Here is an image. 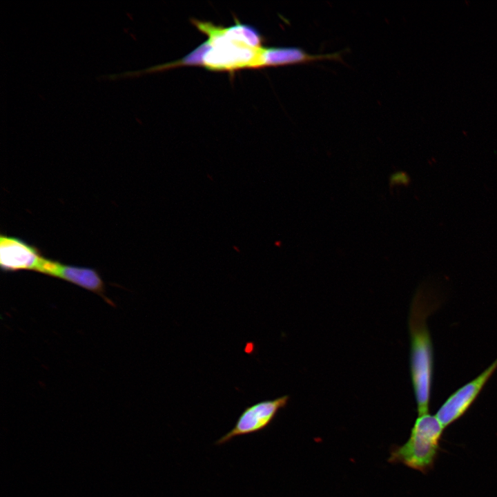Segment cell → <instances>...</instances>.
<instances>
[{
  "instance_id": "6",
  "label": "cell",
  "mask_w": 497,
  "mask_h": 497,
  "mask_svg": "<svg viewBox=\"0 0 497 497\" xmlns=\"http://www.w3.org/2000/svg\"><path fill=\"white\" fill-rule=\"evenodd\" d=\"M45 256L40 250L23 240L0 235V266L4 272H37Z\"/></svg>"
},
{
  "instance_id": "4",
  "label": "cell",
  "mask_w": 497,
  "mask_h": 497,
  "mask_svg": "<svg viewBox=\"0 0 497 497\" xmlns=\"http://www.w3.org/2000/svg\"><path fill=\"white\" fill-rule=\"evenodd\" d=\"M288 395L264 400L246 407L240 415L233 427L217 439L215 445H222L233 438L259 432L266 429L279 411L285 407Z\"/></svg>"
},
{
  "instance_id": "3",
  "label": "cell",
  "mask_w": 497,
  "mask_h": 497,
  "mask_svg": "<svg viewBox=\"0 0 497 497\" xmlns=\"http://www.w3.org/2000/svg\"><path fill=\"white\" fill-rule=\"evenodd\" d=\"M445 427L436 415L418 416L407 442L393 445L388 462L400 463L422 474L431 470L440 451V442Z\"/></svg>"
},
{
  "instance_id": "2",
  "label": "cell",
  "mask_w": 497,
  "mask_h": 497,
  "mask_svg": "<svg viewBox=\"0 0 497 497\" xmlns=\"http://www.w3.org/2000/svg\"><path fill=\"white\" fill-rule=\"evenodd\" d=\"M437 303L420 289L411 303L410 333V373L418 416L429 413L433 376V349L427 318Z\"/></svg>"
},
{
  "instance_id": "8",
  "label": "cell",
  "mask_w": 497,
  "mask_h": 497,
  "mask_svg": "<svg viewBox=\"0 0 497 497\" xmlns=\"http://www.w3.org/2000/svg\"><path fill=\"white\" fill-rule=\"evenodd\" d=\"M389 180L391 185H405L409 183V177L406 173L398 171L391 175Z\"/></svg>"
},
{
  "instance_id": "5",
  "label": "cell",
  "mask_w": 497,
  "mask_h": 497,
  "mask_svg": "<svg viewBox=\"0 0 497 497\" xmlns=\"http://www.w3.org/2000/svg\"><path fill=\"white\" fill-rule=\"evenodd\" d=\"M496 369L497 358L481 373L459 387L446 399L436 413L445 428L465 414Z\"/></svg>"
},
{
  "instance_id": "1",
  "label": "cell",
  "mask_w": 497,
  "mask_h": 497,
  "mask_svg": "<svg viewBox=\"0 0 497 497\" xmlns=\"http://www.w3.org/2000/svg\"><path fill=\"white\" fill-rule=\"evenodd\" d=\"M206 33V51L199 64L213 70H235L244 68L271 66L272 48L261 46L260 35L248 26L236 22L228 28L215 26L211 23L194 21Z\"/></svg>"
},
{
  "instance_id": "7",
  "label": "cell",
  "mask_w": 497,
  "mask_h": 497,
  "mask_svg": "<svg viewBox=\"0 0 497 497\" xmlns=\"http://www.w3.org/2000/svg\"><path fill=\"white\" fill-rule=\"evenodd\" d=\"M37 272L92 291L100 295L108 304H113L106 295L101 277L92 268L66 264L45 257Z\"/></svg>"
}]
</instances>
